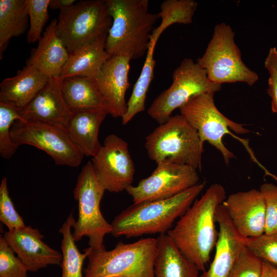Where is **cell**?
I'll return each mask as SVG.
<instances>
[{"instance_id":"obj_1","label":"cell","mask_w":277,"mask_h":277,"mask_svg":"<svg viewBox=\"0 0 277 277\" xmlns=\"http://www.w3.org/2000/svg\"><path fill=\"white\" fill-rule=\"evenodd\" d=\"M226 199L224 187L219 183L212 184L167 233L199 270L205 271L211 251L215 247L219 233L215 227L216 211Z\"/></svg>"},{"instance_id":"obj_2","label":"cell","mask_w":277,"mask_h":277,"mask_svg":"<svg viewBox=\"0 0 277 277\" xmlns=\"http://www.w3.org/2000/svg\"><path fill=\"white\" fill-rule=\"evenodd\" d=\"M112 25L105 49L110 56L135 60L147 53L150 36L160 18L148 11V0H106Z\"/></svg>"},{"instance_id":"obj_3","label":"cell","mask_w":277,"mask_h":277,"mask_svg":"<svg viewBox=\"0 0 277 277\" xmlns=\"http://www.w3.org/2000/svg\"><path fill=\"white\" fill-rule=\"evenodd\" d=\"M205 186L204 183H199L169 199L134 203L113 219L111 224L112 235L131 238L167 233L175 220L191 206Z\"/></svg>"},{"instance_id":"obj_4","label":"cell","mask_w":277,"mask_h":277,"mask_svg":"<svg viewBox=\"0 0 277 277\" xmlns=\"http://www.w3.org/2000/svg\"><path fill=\"white\" fill-rule=\"evenodd\" d=\"M85 277H155L156 238L141 239L135 242H118L112 250L104 245L88 248Z\"/></svg>"},{"instance_id":"obj_5","label":"cell","mask_w":277,"mask_h":277,"mask_svg":"<svg viewBox=\"0 0 277 277\" xmlns=\"http://www.w3.org/2000/svg\"><path fill=\"white\" fill-rule=\"evenodd\" d=\"M203 145L197 131L180 114L170 116L149 134L145 147L156 164L169 161L201 169Z\"/></svg>"},{"instance_id":"obj_6","label":"cell","mask_w":277,"mask_h":277,"mask_svg":"<svg viewBox=\"0 0 277 277\" xmlns=\"http://www.w3.org/2000/svg\"><path fill=\"white\" fill-rule=\"evenodd\" d=\"M213 96V94L203 93L192 97L179 108L180 114L197 131L203 144L208 142L221 153L226 164L234 157L223 141L224 135L230 134L242 143L253 161L262 167L263 165L255 156L248 142L233 134L230 130L236 134H246L250 131L224 115L216 107Z\"/></svg>"},{"instance_id":"obj_7","label":"cell","mask_w":277,"mask_h":277,"mask_svg":"<svg viewBox=\"0 0 277 277\" xmlns=\"http://www.w3.org/2000/svg\"><path fill=\"white\" fill-rule=\"evenodd\" d=\"M234 36L230 25L225 23L217 24L204 53L196 62L212 83L222 85L242 82L251 86L259 80V75L243 62Z\"/></svg>"},{"instance_id":"obj_8","label":"cell","mask_w":277,"mask_h":277,"mask_svg":"<svg viewBox=\"0 0 277 277\" xmlns=\"http://www.w3.org/2000/svg\"><path fill=\"white\" fill-rule=\"evenodd\" d=\"M106 190L98 182L91 161L83 167L73 191L78 202V215L72 225L73 236L75 242L84 236L89 238V247L96 249L103 245L105 236L111 233L112 227L104 217L100 203Z\"/></svg>"},{"instance_id":"obj_9","label":"cell","mask_w":277,"mask_h":277,"mask_svg":"<svg viewBox=\"0 0 277 277\" xmlns=\"http://www.w3.org/2000/svg\"><path fill=\"white\" fill-rule=\"evenodd\" d=\"M112 22L106 0L81 1L60 10L56 31L70 54L107 34Z\"/></svg>"},{"instance_id":"obj_10","label":"cell","mask_w":277,"mask_h":277,"mask_svg":"<svg viewBox=\"0 0 277 277\" xmlns=\"http://www.w3.org/2000/svg\"><path fill=\"white\" fill-rule=\"evenodd\" d=\"M222 85L211 82L206 71L190 58L184 59L172 73L170 86L161 93L149 107L147 113L160 124L167 122L172 112L192 97L203 93L214 94Z\"/></svg>"},{"instance_id":"obj_11","label":"cell","mask_w":277,"mask_h":277,"mask_svg":"<svg viewBox=\"0 0 277 277\" xmlns=\"http://www.w3.org/2000/svg\"><path fill=\"white\" fill-rule=\"evenodd\" d=\"M11 132L17 145H29L44 151L56 165L75 167L84 156L67 130L57 125L36 120H17L12 125Z\"/></svg>"},{"instance_id":"obj_12","label":"cell","mask_w":277,"mask_h":277,"mask_svg":"<svg viewBox=\"0 0 277 277\" xmlns=\"http://www.w3.org/2000/svg\"><path fill=\"white\" fill-rule=\"evenodd\" d=\"M196 169L169 161L157 164L148 177L126 190L134 204L172 197L199 183Z\"/></svg>"},{"instance_id":"obj_13","label":"cell","mask_w":277,"mask_h":277,"mask_svg":"<svg viewBox=\"0 0 277 277\" xmlns=\"http://www.w3.org/2000/svg\"><path fill=\"white\" fill-rule=\"evenodd\" d=\"M91 162L95 175L105 190L118 193L132 185L135 167L128 145L116 134L106 137Z\"/></svg>"},{"instance_id":"obj_14","label":"cell","mask_w":277,"mask_h":277,"mask_svg":"<svg viewBox=\"0 0 277 277\" xmlns=\"http://www.w3.org/2000/svg\"><path fill=\"white\" fill-rule=\"evenodd\" d=\"M130 60L124 56H110L93 78L103 108L114 118H122L127 110L125 95L130 86Z\"/></svg>"},{"instance_id":"obj_15","label":"cell","mask_w":277,"mask_h":277,"mask_svg":"<svg viewBox=\"0 0 277 277\" xmlns=\"http://www.w3.org/2000/svg\"><path fill=\"white\" fill-rule=\"evenodd\" d=\"M237 231L244 238L264 233L265 203L260 190L251 189L230 194L223 203Z\"/></svg>"},{"instance_id":"obj_16","label":"cell","mask_w":277,"mask_h":277,"mask_svg":"<svg viewBox=\"0 0 277 277\" xmlns=\"http://www.w3.org/2000/svg\"><path fill=\"white\" fill-rule=\"evenodd\" d=\"M3 236L28 271L36 272L50 265H61L62 254L47 245L36 228L26 226L5 231Z\"/></svg>"},{"instance_id":"obj_17","label":"cell","mask_w":277,"mask_h":277,"mask_svg":"<svg viewBox=\"0 0 277 277\" xmlns=\"http://www.w3.org/2000/svg\"><path fill=\"white\" fill-rule=\"evenodd\" d=\"M222 204L219 206L215 213L219 230L214 258L209 269L199 277H229L245 246V238L234 227Z\"/></svg>"},{"instance_id":"obj_18","label":"cell","mask_w":277,"mask_h":277,"mask_svg":"<svg viewBox=\"0 0 277 277\" xmlns=\"http://www.w3.org/2000/svg\"><path fill=\"white\" fill-rule=\"evenodd\" d=\"M62 81L50 78L36 95L22 110H18L24 120H36L67 129L73 113L64 98Z\"/></svg>"},{"instance_id":"obj_19","label":"cell","mask_w":277,"mask_h":277,"mask_svg":"<svg viewBox=\"0 0 277 277\" xmlns=\"http://www.w3.org/2000/svg\"><path fill=\"white\" fill-rule=\"evenodd\" d=\"M57 19L46 27L26 65L33 66L48 78H59L69 53L56 31Z\"/></svg>"},{"instance_id":"obj_20","label":"cell","mask_w":277,"mask_h":277,"mask_svg":"<svg viewBox=\"0 0 277 277\" xmlns=\"http://www.w3.org/2000/svg\"><path fill=\"white\" fill-rule=\"evenodd\" d=\"M49 78L33 66L26 65L0 84V103L18 110L25 108Z\"/></svg>"},{"instance_id":"obj_21","label":"cell","mask_w":277,"mask_h":277,"mask_svg":"<svg viewBox=\"0 0 277 277\" xmlns=\"http://www.w3.org/2000/svg\"><path fill=\"white\" fill-rule=\"evenodd\" d=\"M107 114L104 109L73 113L67 130L84 156L93 157L101 150L102 145L98 141L99 129Z\"/></svg>"},{"instance_id":"obj_22","label":"cell","mask_w":277,"mask_h":277,"mask_svg":"<svg viewBox=\"0 0 277 277\" xmlns=\"http://www.w3.org/2000/svg\"><path fill=\"white\" fill-rule=\"evenodd\" d=\"M107 36L82 45L69 54L59 79L74 76L94 78L110 57L105 49Z\"/></svg>"},{"instance_id":"obj_23","label":"cell","mask_w":277,"mask_h":277,"mask_svg":"<svg viewBox=\"0 0 277 277\" xmlns=\"http://www.w3.org/2000/svg\"><path fill=\"white\" fill-rule=\"evenodd\" d=\"M154 262L155 277H199V270L167 234H160Z\"/></svg>"},{"instance_id":"obj_24","label":"cell","mask_w":277,"mask_h":277,"mask_svg":"<svg viewBox=\"0 0 277 277\" xmlns=\"http://www.w3.org/2000/svg\"><path fill=\"white\" fill-rule=\"evenodd\" d=\"M61 81L64 98L72 113L104 109L93 78L74 76Z\"/></svg>"},{"instance_id":"obj_25","label":"cell","mask_w":277,"mask_h":277,"mask_svg":"<svg viewBox=\"0 0 277 277\" xmlns=\"http://www.w3.org/2000/svg\"><path fill=\"white\" fill-rule=\"evenodd\" d=\"M26 0L0 1V58L13 37L24 34L28 27Z\"/></svg>"},{"instance_id":"obj_26","label":"cell","mask_w":277,"mask_h":277,"mask_svg":"<svg viewBox=\"0 0 277 277\" xmlns=\"http://www.w3.org/2000/svg\"><path fill=\"white\" fill-rule=\"evenodd\" d=\"M156 44V43L150 42L141 72L127 103V111L122 118L123 125H126L137 114L145 110L147 93L154 77L155 61L153 55Z\"/></svg>"},{"instance_id":"obj_27","label":"cell","mask_w":277,"mask_h":277,"mask_svg":"<svg viewBox=\"0 0 277 277\" xmlns=\"http://www.w3.org/2000/svg\"><path fill=\"white\" fill-rule=\"evenodd\" d=\"M75 220L71 213L63 223L59 232L62 234L61 242L62 261L61 266L62 269V277H83L82 267L84 260L89 254L88 248L84 252L78 250L71 233V228Z\"/></svg>"},{"instance_id":"obj_28","label":"cell","mask_w":277,"mask_h":277,"mask_svg":"<svg viewBox=\"0 0 277 277\" xmlns=\"http://www.w3.org/2000/svg\"><path fill=\"white\" fill-rule=\"evenodd\" d=\"M197 7L194 0H166L161 5L158 13L161 22L154 28L150 41L157 43L164 31L173 24L188 25L192 23L193 17Z\"/></svg>"},{"instance_id":"obj_29","label":"cell","mask_w":277,"mask_h":277,"mask_svg":"<svg viewBox=\"0 0 277 277\" xmlns=\"http://www.w3.org/2000/svg\"><path fill=\"white\" fill-rule=\"evenodd\" d=\"M17 120L23 121L18 110L0 103V155L10 159L19 147L12 139L11 129Z\"/></svg>"},{"instance_id":"obj_30","label":"cell","mask_w":277,"mask_h":277,"mask_svg":"<svg viewBox=\"0 0 277 277\" xmlns=\"http://www.w3.org/2000/svg\"><path fill=\"white\" fill-rule=\"evenodd\" d=\"M50 2V0H26L30 23L27 36L29 43L41 39L43 28L49 18Z\"/></svg>"},{"instance_id":"obj_31","label":"cell","mask_w":277,"mask_h":277,"mask_svg":"<svg viewBox=\"0 0 277 277\" xmlns=\"http://www.w3.org/2000/svg\"><path fill=\"white\" fill-rule=\"evenodd\" d=\"M245 246L262 260L277 266V233L245 238Z\"/></svg>"},{"instance_id":"obj_32","label":"cell","mask_w":277,"mask_h":277,"mask_svg":"<svg viewBox=\"0 0 277 277\" xmlns=\"http://www.w3.org/2000/svg\"><path fill=\"white\" fill-rule=\"evenodd\" d=\"M4 236H0V277H28V271Z\"/></svg>"},{"instance_id":"obj_33","label":"cell","mask_w":277,"mask_h":277,"mask_svg":"<svg viewBox=\"0 0 277 277\" xmlns=\"http://www.w3.org/2000/svg\"><path fill=\"white\" fill-rule=\"evenodd\" d=\"M0 221L7 227L8 230L26 226L9 195L6 177L3 178L0 185Z\"/></svg>"},{"instance_id":"obj_34","label":"cell","mask_w":277,"mask_h":277,"mask_svg":"<svg viewBox=\"0 0 277 277\" xmlns=\"http://www.w3.org/2000/svg\"><path fill=\"white\" fill-rule=\"evenodd\" d=\"M263 260L252 253L245 245L229 277H261Z\"/></svg>"},{"instance_id":"obj_35","label":"cell","mask_w":277,"mask_h":277,"mask_svg":"<svg viewBox=\"0 0 277 277\" xmlns=\"http://www.w3.org/2000/svg\"><path fill=\"white\" fill-rule=\"evenodd\" d=\"M265 203V227L264 233H277V186L269 183L262 184L260 188Z\"/></svg>"},{"instance_id":"obj_36","label":"cell","mask_w":277,"mask_h":277,"mask_svg":"<svg viewBox=\"0 0 277 277\" xmlns=\"http://www.w3.org/2000/svg\"><path fill=\"white\" fill-rule=\"evenodd\" d=\"M265 67L269 74L267 91L271 98V110L273 113H277V73L272 68Z\"/></svg>"},{"instance_id":"obj_37","label":"cell","mask_w":277,"mask_h":277,"mask_svg":"<svg viewBox=\"0 0 277 277\" xmlns=\"http://www.w3.org/2000/svg\"><path fill=\"white\" fill-rule=\"evenodd\" d=\"M264 65L265 67L272 68L277 73V48L276 47L270 48L265 60Z\"/></svg>"},{"instance_id":"obj_38","label":"cell","mask_w":277,"mask_h":277,"mask_svg":"<svg viewBox=\"0 0 277 277\" xmlns=\"http://www.w3.org/2000/svg\"><path fill=\"white\" fill-rule=\"evenodd\" d=\"M75 2V0H50L49 8L61 10L72 6Z\"/></svg>"},{"instance_id":"obj_39","label":"cell","mask_w":277,"mask_h":277,"mask_svg":"<svg viewBox=\"0 0 277 277\" xmlns=\"http://www.w3.org/2000/svg\"><path fill=\"white\" fill-rule=\"evenodd\" d=\"M261 277H277V268L271 263L263 260Z\"/></svg>"}]
</instances>
